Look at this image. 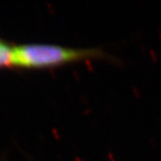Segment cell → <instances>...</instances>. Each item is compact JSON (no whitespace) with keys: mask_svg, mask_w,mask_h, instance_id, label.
<instances>
[{"mask_svg":"<svg viewBox=\"0 0 161 161\" xmlns=\"http://www.w3.org/2000/svg\"><path fill=\"white\" fill-rule=\"evenodd\" d=\"M99 48H70L47 44H23L13 46L12 66L18 68H45L78 61L107 58Z\"/></svg>","mask_w":161,"mask_h":161,"instance_id":"1","label":"cell"},{"mask_svg":"<svg viewBox=\"0 0 161 161\" xmlns=\"http://www.w3.org/2000/svg\"><path fill=\"white\" fill-rule=\"evenodd\" d=\"M13 46L0 38V68L12 66Z\"/></svg>","mask_w":161,"mask_h":161,"instance_id":"2","label":"cell"}]
</instances>
